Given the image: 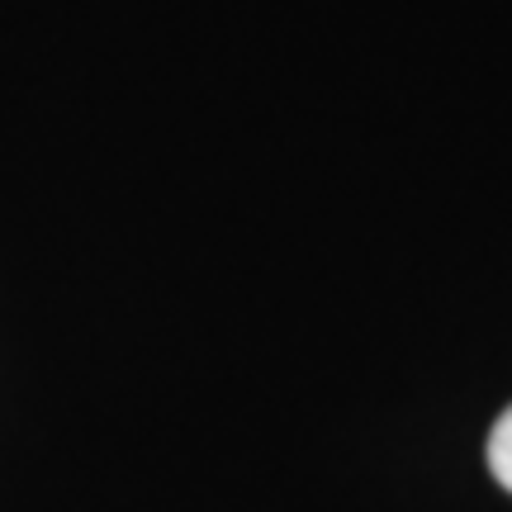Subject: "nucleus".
<instances>
[{
	"label": "nucleus",
	"mask_w": 512,
	"mask_h": 512,
	"mask_svg": "<svg viewBox=\"0 0 512 512\" xmlns=\"http://www.w3.org/2000/svg\"><path fill=\"white\" fill-rule=\"evenodd\" d=\"M489 470H494V479L512 494V408L494 422V432H489Z\"/></svg>",
	"instance_id": "f257e3e1"
}]
</instances>
